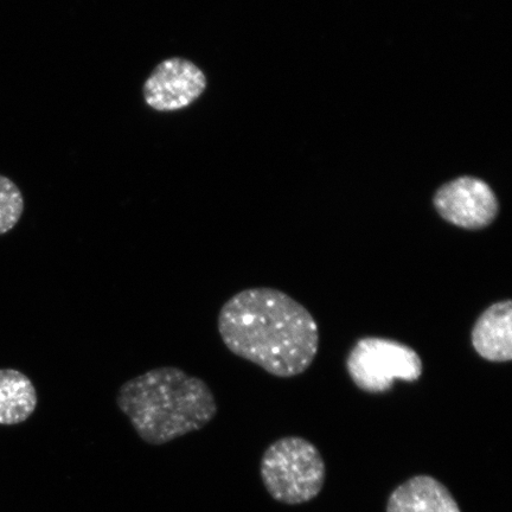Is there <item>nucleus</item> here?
I'll use <instances>...</instances> for the list:
<instances>
[{"instance_id": "nucleus-10", "label": "nucleus", "mask_w": 512, "mask_h": 512, "mask_svg": "<svg viewBox=\"0 0 512 512\" xmlns=\"http://www.w3.org/2000/svg\"><path fill=\"white\" fill-rule=\"evenodd\" d=\"M25 203L21 189L9 177L0 175V235L14 229L21 221Z\"/></svg>"}, {"instance_id": "nucleus-6", "label": "nucleus", "mask_w": 512, "mask_h": 512, "mask_svg": "<svg viewBox=\"0 0 512 512\" xmlns=\"http://www.w3.org/2000/svg\"><path fill=\"white\" fill-rule=\"evenodd\" d=\"M207 76L183 57H170L152 70L143 86L146 105L157 112H176L194 104L206 92Z\"/></svg>"}, {"instance_id": "nucleus-4", "label": "nucleus", "mask_w": 512, "mask_h": 512, "mask_svg": "<svg viewBox=\"0 0 512 512\" xmlns=\"http://www.w3.org/2000/svg\"><path fill=\"white\" fill-rule=\"evenodd\" d=\"M345 367L355 386L368 394L387 393L395 381L413 383L424 373L418 352L407 344L382 337L358 339Z\"/></svg>"}, {"instance_id": "nucleus-3", "label": "nucleus", "mask_w": 512, "mask_h": 512, "mask_svg": "<svg viewBox=\"0 0 512 512\" xmlns=\"http://www.w3.org/2000/svg\"><path fill=\"white\" fill-rule=\"evenodd\" d=\"M260 475L274 501L299 505L322 492L326 467L322 454L309 440L285 437L268 446L261 458Z\"/></svg>"}, {"instance_id": "nucleus-2", "label": "nucleus", "mask_w": 512, "mask_h": 512, "mask_svg": "<svg viewBox=\"0 0 512 512\" xmlns=\"http://www.w3.org/2000/svg\"><path fill=\"white\" fill-rule=\"evenodd\" d=\"M117 405L139 438L152 446L203 430L219 412L207 382L176 367L151 369L128 380L119 389Z\"/></svg>"}, {"instance_id": "nucleus-8", "label": "nucleus", "mask_w": 512, "mask_h": 512, "mask_svg": "<svg viewBox=\"0 0 512 512\" xmlns=\"http://www.w3.org/2000/svg\"><path fill=\"white\" fill-rule=\"evenodd\" d=\"M386 512H462V509L440 480L418 475L393 490Z\"/></svg>"}, {"instance_id": "nucleus-9", "label": "nucleus", "mask_w": 512, "mask_h": 512, "mask_svg": "<svg viewBox=\"0 0 512 512\" xmlns=\"http://www.w3.org/2000/svg\"><path fill=\"white\" fill-rule=\"evenodd\" d=\"M38 403L35 384L16 369H0V425L16 426L35 413Z\"/></svg>"}, {"instance_id": "nucleus-5", "label": "nucleus", "mask_w": 512, "mask_h": 512, "mask_svg": "<svg viewBox=\"0 0 512 512\" xmlns=\"http://www.w3.org/2000/svg\"><path fill=\"white\" fill-rule=\"evenodd\" d=\"M441 219L465 230H482L495 222L498 198L482 179L460 177L440 187L433 197Z\"/></svg>"}, {"instance_id": "nucleus-7", "label": "nucleus", "mask_w": 512, "mask_h": 512, "mask_svg": "<svg viewBox=\"0 0 512 512\" xmlns=\"http://www.w3.org/2000/svg\"><path fill=\"white\" fill-rule=\"evenodd\" d=\"M471 343L485 361H512V300L491 304L478 317L472 328Z\"/></svg>"}, {"instance_id": "nucleus-1", "label": "nucleus", "mask_w": 512, "mask_h": 512, "mask_svg": "<svg viewBox=\"0 0 512 512\" xmlns=\"http://www.w3.org/2000/svg\"><path fill=\"white\" fill-rule=\"evenodd\" d=\"M217 329L232 354L281 379L305 373L318 354L315 318L277 288L253 287L234 294L221 307Z\"/></svg>"}]
</instances>
